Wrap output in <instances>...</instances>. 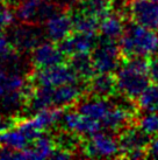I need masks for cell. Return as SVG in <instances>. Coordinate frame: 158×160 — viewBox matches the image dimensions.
Wrapping results in <instances>:
<instances>
[{
  "label": "cell",
  "instance_id": "4",
  "mask_svg": "<svg viewBox=\"0 0 158 160\" xmlns=\"http://www.w3.org/2000/svg\"><path fill=\"white\" fill-rule=\"evenodd\" d=\"M27 77H28V81L35 87L56 88L59 85L80 82L77 74L71 69L67 63L49 68H42V69L34 68L30 72H28Z\"/></svg>",
  "mask_w": 158,
  "mask_h": 160
},
{
  "label": "cell",
  "instance_id": "32",
  "mask_svg": "<svg viewBox=\"0 0 158 160\" xmlns=\"http://www.w3.org/2000/svg\"><path fill=\"white\" fill-rule=\"evenodd\" d=\"M0 2H6V0H0Z\"/></svg>",
  "mask_w": 158,
  "mask_h": 160
},
{
  "label": "cell",
  "instance_id": "8",
  "mask_svg": "<svg viewBox=\"0 0 158 160\" xmlns=\"http://www.w3.org/2000/svg\"><path fill=\"white\" fill-rule=\"evenodd\" d=\"M43 33L39 25L22 23L14 27L11 33V42L20 54L29 53L42 43Z\"/></svg>",
  "mask_w": 158,
  "mask_h": 160
},
{
  "label": "cell",
  "instance_id": "3",
  "mask_svg": "<svg viewBox=\"0 0 158 160\" xmlns=\"http://www.w3.org/2000/svg\"><path fill=\"white\" fill-rule=\"evenodd\" d=\"M63 7L51 0H25L14 6V13L20 22L40 26Z\"/></svg>",
  "mask_w": 158,
  "mask_h": 160
},
{
  "label": "cell",
  "instance_id": "24",
  "mask_svg": "<svg viewBox=\"0 0 158 160\" xmlns=\"http://www.w3.org/2000/svg\"><path fill=\"white\" fill-rule=\"evenodd\" d=\"M20 63V53L15 49L11 40L0 39V67L8 66L9 69Z\"/></svg>",
  "mask_w": 158,
  "mask_h": 160
},
{
  "label": "cell",
  "instance_id": "10",
  "mask_svg": "<svg viewBox=\"0 0 158 160\" xmlns=\"http://www.w3.org/2000/svg\"><path fill=\"white\" fill-rule=\"evenodd\" d=\"M73 33L71 7H63L45 22V34L49 40L58 43Z\"/></svg>",
  "mask_w": 158,
  "mask_h": 160
},
{
  "label": "cell",
  "instance_id": "27",
  "mask_svg": "<svg viewBox=\"0 0 158 160\" xmlns=\"http://www.w3.org/2000/svg\"><path fill=\"white\" fill-rule=\"evenodd\" d=\"M15 18V13L12 11L11 6L6 2H0V25L7 28L13 25Z\"/></svg>",
  "mask_w": 158,
  "mask_h": 160
},
{
  "label": "cell",
  "instance_id": "2",
  "mask_svg": "<svg viewBox=\"0 0 158 160\" xmlns=\"http://www.w3.org/2000/svg\"><path fill=\"white\" fill-rule=\"evenodd\" d=\"M122 58L132 56L150 58L158 53V34L156 31L129 21L118 40Z\"/></svg>",
  "mask_w": 158,
  "mask_h": 160
},
{
  "label": "cell",
  "instance_id": "11",
  "mask_svg": "<svg viewBox=\"0 0 158 160\" xmlns=\"http://www.w3.org/2000/svg\"><path fill=\"white\" fill-rule=\"evenodd\" d=\"M116 138L120 146L118 158L122 159H126V157L135 150H148V146L151 142V137L141 131L136 125H132L120 131L116 134Z\"/></svg>",
  "mask_w": 158,
  "mask_h": 160
},
{
  "label": "cell",
  "instance_id": "31",
  "mask_svg": "<svg viewBox=\"0 0 158 160\" xmlns=\"http://www.w3.org/2000/svg\"><path fill=\"white\" fill-rule=\"evenodd\" d=\"M21 1H25V0H11V4L13 5V6H15V5L19 4V2H21Z\"/></svg>",
  "mask_w": 158,
  "mask_h": 160
},
{
  "label": "cell",
  "instance_id": "1",
  "mask_svg": "<svg viewBox=\"0 0 158 160\" xmlns=\"http://www.w3.org/2000/svg\"><path fill=\"white\" fill-rule=\"evenodd\" d=\"M115 76L118 93L135 103L151 81L149 76V58L132 56L122 58Z\"/></svg>",
  "mask_w": 158,
  "mask_h": 160
},
{
  "label": "cell",
  "instance_id": "20",
  "mask_svg": "<svg viewBox=\"0 0 158 160\" xmlns=\"http://www.w3.org/2000/svg\"><path fill=\"white\" fill-rule=\"evenodd\" d=\"M71 18L73 23V32L97 36L99 34L100 19L84 12L81 8H71Z\"/></svg>",
  "mask_w": 158,
  "mask_h": 160
},
{
  "label": "cell",
  "instance_id": "17",
  "mask_svg": "<svg viewBox=\"0 0 158 160\" xmlns=\"http://www.w3.org/2000/svg\"><path fill=\"white\" fill-rule=\"evenodd\" d=\"M127 19L123 14L118 12H112L105 18L100 20L99 26V34L101 35V39L112 41H118L126 31Z\"/></svg>",
  "mask_w": 158,
  "mask_h": 160
},
{
  "label": "cell",
  "instance_id": "22",
  "mask_svg": "<svg viewBox=\"0 0 158 160\" xmlns=\"http://www.w3.org/2000/svg\"><path fill=\"white\" fill-rule=\"evenodd\" d=\"M136 105L138 110L158 113V83L148 85V88L137 98Z\"/></svg>",
  "mask_w": 158,
  "mask_h": 160
},
{
  "label": "cell",
  "instance_id": "25",
  "mask_svg": "<svg viewBox=\"0 0 158 160\" xmlns=\"http://www.w3.org/2000/svg\"><path fill=\"white\" fill-rule=\"evenodd\" d=\"M28 139L18 128L0 133V144L7 145L16 150H22L28 145Z\"/></svg>",
  "mask_w": 158,
  "mask_h": 160
},
{
  "label": "cell",
  "instance_id": "29",
  "mask_svg": "<svg viewBox=\"0 0 158 160\" xmlns=\"http://www.w3.org/2000/svg\"><path fill=\"white\" fill-rule=\"evenodd\" d=\"M148 157L158 159V137H155L148 146Z\"/></svg>",
  "mask_w": 158,
  "mask_h": 160
},
{
  "label": "cell",
  "instance_id": "19",
  "mask_svg": "<svg viewBox=\"0 0 158 160\" xmlns=\"http://www.w3.org/2000/svg\"><path fill=\"white\" fill-rule=\"evenodd\" d=\"M67 64L75 71L81 83H87L97 74L91 53H81L72 55L67 58Z\"/></svg>",
  "mask_w": 158,
  "mask_h": 160
},
{
  "label": "cell",
  "instance_id": "33",
  "mask_svg": "<svg viewBox=\"0 0 158 160\" xmlns=\"http://www.w3.org/2000/svg\"><path fill=\"white\" fill-rule=\"evenodd\" d=\"M79 1H80V2H81V1H85V0H79Z\"/></svg>",
  "mask_w": 158,
  "mask_h": 160
},
{
  "label": "cell",
  "instance_id": "12",
  "mask_svg": "<svg viewBox=\"0 0 158 160\" xmlns=\"http://www.w3.org/2000/svg\"><path fill=\"white\" fill-rule=\"evenodd\" d=\"M62 122L63 129L69 130L80 136H92L99 132L102 126L99 120L81 115L76 109L72 111H65L62 117Z\"/></svg>",
  "mask_w": 158,
  "mask_h": 160
},
{
  "label": "cell",
  "instance_id": "6",
  "mask_svg": "<svg viewBox=\"0 0 158 160\" xmlns=\"http://www.w3.org/2000/svg\"><path fill=\"white\" fill-rule=\"evenodd\" d=\"M79 152L87 158H118L120 146L116 137L97 132L90 136L88 139L84 138Z\"/></svg>",
  "mask_w": 158,
  "mask_h": 160
},
{
  "label": "cell",
  "instance_id": "13",
  "mask_svg": "<svg viewBox=\"0 0 158 160\" xmlns=\"http://www.w3.org/2000/svg\"><path fill=\"white\" fill-rule=\"evenodd\" d=\"M86 93L95 97H114L118 93L116 76L113 72H97L86 83Z\"/></svg>",
  "mask_w": 158,
  "mask_h": 160
},
{
  "label": "cell",
  "instance_id": "5",
  "mask_svg": "<svg viewBox=\"0 0 158 160\" xmlns=\"http://www.w3.org/2000/svg\"><path fill=\"white\" fill-rule=\"evenodd\" d=\"M123 14L132 22L158 31V2L155 0H126Z\"/></svg>",
  "mask_w": 158,
  "mask_h": 160
},
{
  "label": "cell",
  "instance_id": "28",
  "mask_svg": "<svg viewBox=\"0 0 158 160\" xmlns=\"http://www.w3.org/2000/svg\"><path fill=\"white\" fill-rule=\"evenodd\" d=\"M149 76L154 83H158V53L149 58Z\"/></svg>",
  "mask_w": 158,
  "mask_h": 160
},
{
  "label": "cell",
  "instance_id": "7",
  "mask_svg": "<svg viewBox=\"0 0 158 160\" xmlns=\"http://www.w3.org/2000/svg\"><path fill=\"white\" fill-rule=\"evenodd\" d=\"M92 58L97 72H113L122 60L118 42L101 39L92 50Z\"/></svg>",
  "mask_w": 158,
  "mask_h": 160
},
{
  "label": "cell",
  "instance_id": "16",
  "mask_svg": "<svg viewBox=\"0 0 158 160\" xmlns=\"http://www.w3.org/2000/svg\"><path fill=\"white\" fill-rule=\"evenodd\" d=\"M112 105H113V103L109 102V99H107V98L95 97V96L86 93L76 104V110L81 115H85L93 119L101 122L102 118L107 115V112L109 111Z\"/></svg>",
  "mask_w": 158,
  "mask_h": 160
},
{
  "label": "cell",
  "instance_id": "15",
  "mask_svg": "<svg viewBox=\"0 0 158 160\" xmlns=\"http://www.w3.org/2000/svg\"><path fill=\"white\" fill-rule=\"evenodd\" d=\"M98 42L95 40V36L76 33L73 32L71 35L65 38L64 40L59 41L57 45L63 53L67 58L72 55L81 53H92L95 45Z\"/></svg>",
  "mask_w": 158,
  "mask_h": 160
},
{
  "label": "cell",
  "instance_id": "18",
  "mask_svg": "<svg viewBox=\"0 0 158 160\" xmlns=\"http://www.w3.org/2000/svg\"><path fill=\"white\" fill-rule=\"evenodd\" d=\"M55 148H56V145L53 142V138L42 133L40 137L34 139L29 146L27 145L21 151L23 153V159L40 160L51 158Z\"/></svg>",
  "mask_w": 158,
  "mask_h": 160
},
{
  "label": "cell",
  "instance_id": "9",
  "mask_svg": "<svg viewBox=\"0 0 158 160\" xmlns=\"http://www.w3.org/2000/svg\"><path fill=\"white\" fill-rule=\"evenodd\" d=\"M67 56L62 52L55 42H42L36 47L30 55L31 66L35 69L49 68L67 63Z\"/></svg>",
  "mask_w": 158,
  "mask_h": 160
},
{
  "label": "cell",
  "instance_id": "14",
  "mask_svg": "<svg viewBox=\"0 0 158 160\" xmlns=\"http://www.w3.org/2000/svg\"><path fill=\"white\" fill-rule=\"evenodd\" d=\"M86 95V84L78 83L59 85L53 90V107L69 108L73 107Z\"/></svg>",
  "mask_w": 158,
  "mask_h": 160
},
{
  "label": "cell",
  "instance_id": "26",
  "mask_svg": "<svg viewBox=\"0 0 158 160\" xmlns=\"http://www.w3.org/2000/svg\"><path fill=\"white\" fill-rule=\"evenodd\" d=\"M135 125L149 137H158V113L156 112H148L146 115L137 117Z\"/></svg>",
  "mask_w": 158,
  "mask_h": 160
},
{
  "label": "cell",
  "instance_id": "21",
  "mask_svg": "<svg viewBox=\"0 0 158 160\" xmlns=\"http://www.w3.org/2000/svg\"><path fill=\"white\" fill-rule=\"evenodd\" d=\"M27 82L28 77H25L21 71L0 67V98L11 91L22 89Z\"/></svg>",
  "mask_w": 158,
  "mask_h": 160
},
{
  "label": "cell",
  "instance_id": "30",
  "mask_svg": "<svg viewBox=\"0 0 158 160\" xmlns=\"http://www.w3.org/2000/svg\"><path fill=\"white\" fill-rule=\"evenodd\" d=\"M4 35H5V27H2L0 25V39L4 38Z\"/></svg>",
  "mask_w": 158,
  "mask_h": 160
},
{
  "label": "cell",
  "instance_id": "34",
  "mask_svg": "<svg viewBox=\"0 0 158 160\" xmlns=\"http://www.w3.org/2000/svg\"><path fill=\"white\" fill-rule=\"evenodd\" d=\"M155 1H156V2H158V0H155Z\"/></svg>",
  "mask_w": 158,
  "mask_h": 160
},
{
  "label": "cell",
  "instance_id": "23",
  "mask_svg": "<svg viewBox=\"0 0 158 160\" xmlns=\"http://www.w3.org/2000/svg\"><path fill=\"white\" fill-rule=\"evenodd\" d=\"M84 12L91 14L98 19L105 18L114 11V1L113 0H85L81 1V7Z\"/></svg>",
  "mask_w": 158,
  "mask_h": 160
}]
</instances>
